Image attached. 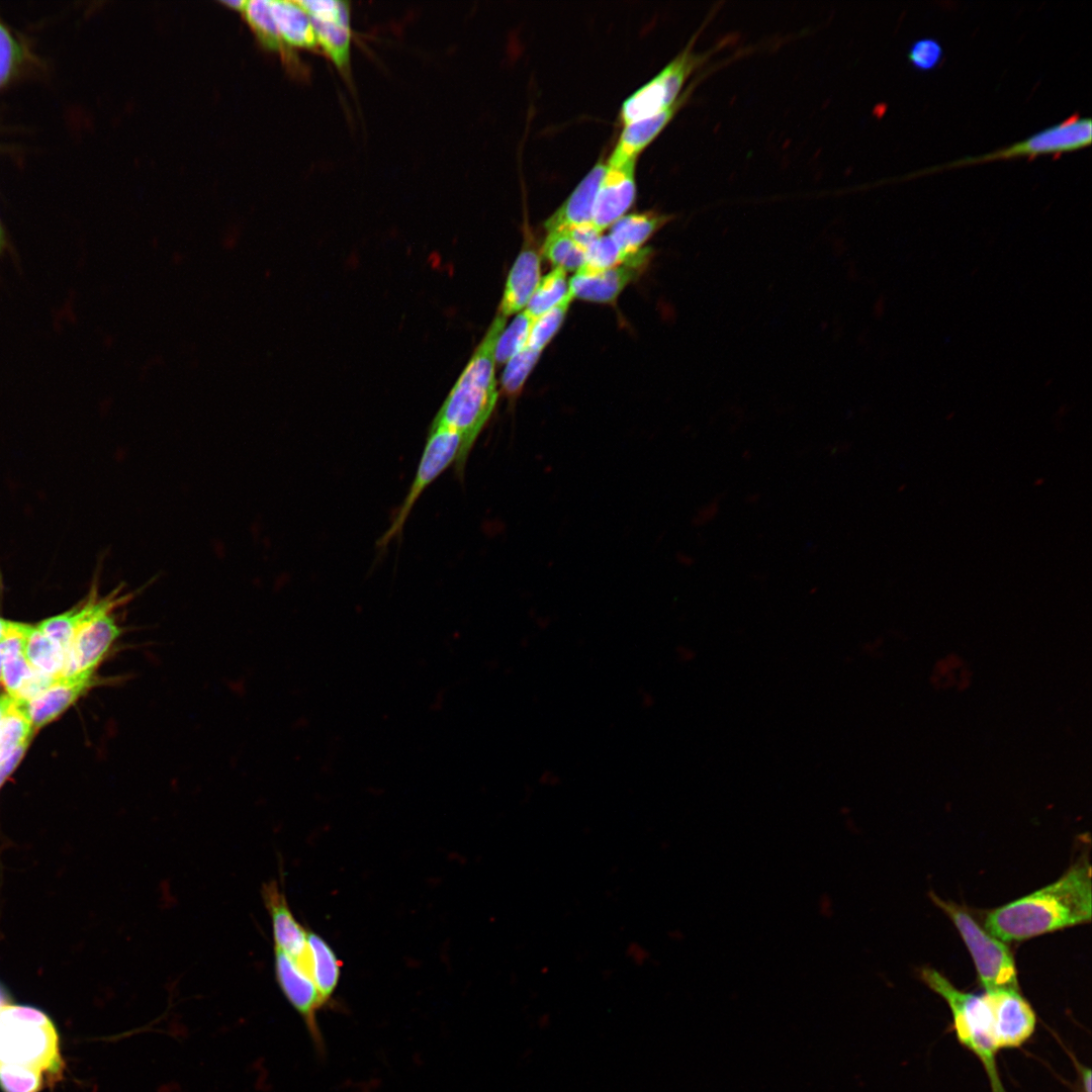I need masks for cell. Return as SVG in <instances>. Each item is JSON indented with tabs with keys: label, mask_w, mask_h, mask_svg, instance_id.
I'll list each match as a JSON object with an SVG mask.
<instances>
[{
	"label": "cell",
	"mask_w": 1092,
	"mask_h": 1092,
	"mask_svg": "<svg viewBox=\"0 0 1092 1092\" xmlns=\"http://www.w3.org/2000/svg\"><path fill=\"white\" fill-rule=\"evenodd\" d=\"M222 2L225 5H228L229 7H231V8L241 9V10H243L245 5H246V1H242V0H228V1H222Z\"/></svg>",
	"instance_id": "cell-40"
},
{
	"label": "cell",
	"mask_w": 1092,
	"mask_h": 1092,
	"mask_svg": "<svg viewBox=\"0 0 1092 1092\" xmlns=\"http://www.w3.org/2000/svg\"><path fill=\"white\" fill-rule=\"evenodd\" d=\"M687 48L653 79L627 98L621 110L625 124L649 117L673 104L689 76L706 61Z\"/></svg>",
	"instance_id": "cell-9"
},
{
	"label": "cell",
	"mask_w": 1092,
	"mask_h": 1092,
	"mask_svg": "<svg viewBox=\"0 0 1092 1092\" xmlns=\"http://www.w3.org/2000/svg\"><path fill=\"white\" fill-rule=\"evenodd\" d=\"M276 980L290 1004L315 1032V1012L321 1008L316 987L311 977L284 952L275 949Z\"/></svg>",
	"instance_id": "cell-16"
},
{
	"label": "cell",
	"mask_w": 1092,
	"mask_h": 1092,
	"mask_svg": "<svg viewBox=\"0 0 1092 1092\" xmlns=\"http://www.w3.org/2000/svg\"><path fill=\"white\" fill-rule=\"evenodd\" d=\"M635 160L607 166L597 194L592 219L601 233L620 219L633 204L636 195Z\"/></svg>",
	"instance_id": "cell-14"
},
{
	"label": "cell",
	"mask_w": 1092,
	"mask_h": 1092,
	"mask_svg": "<svg viewBox=\"0 0 1092 1092\" xmlns=\"http://www.w3.org/2000/svg\"><path fill=\"white\" fill-rule=\"evenodd\" d=\"M627 958L636 965H642L649 959L648 949L637 941H631L626 947Z\"/></svg>",
	"instance_id": "cell-36"
},
{
	"label": "cell",
	"mask_w": 1092,
	"mask_h": 1092,
	"mask_svg": "<svg viewBox=\"0 0 1092 1092\" xmlns=\"http://www.w3.org/2000/svg\"><path fill=\"white\" fill-rule=\"evenodd\" d=\"M607 166L599 162L592 168L563 204L545 221L547 232L592 222L597 194Z\"/></svg>",
	"instance_id": "cell-17"
},
{
	"label": "cell",
	"mask_w": 1092,
	"mask_h": 1092,
	"mask_svg": "<svg viewBox=\"0 0 1092 1092\" xmlns=\"http://www.w3.org/2000/svg\"><path fill=\"white\" fill-rule=\"evenodd\" d=\"M9 1003V997L2 987H0V1011Z\"/></svg>",
	"instance_id": "cell-41"
},
{
	"label": "cell",
	"mask_w": 1092,
	"mask_h": 1092,
	"mask_svg": "<svg viewBox=\"0 0 1092 1092\" xmlns=\"http://www.w3.org/2000/svg\"><path fill=\"white\" fill-rule=\"evenodd\" d=\"M262 897L270 915L275 949L284 952L310 976L307 931L296 920L276 881L264 884Z\"/></svg>",
	"instance_id": "cell-12"
},
{
	"label": "cell",
	"mask_w": 1092,
	"mask_h": 1092,
	"mask_svg": "<svg viewBox=\"0 0 1092 1092\" xmlns=\"http://www.w3.org/2000/svg\"><path fill=\"white\" fill-rule=\"evenodd\" d=\"M635 254H625L610 235L601 236L585 250V262L580 269L587 271L609 269L627 262Z\"/></svg>",
	"instance_id": "cell-30"
},
{
	"label": "cell",
	"mask_w": 1092,
	"mask_h": 1092,
	"mask_svg": "<svg viewBox=\"0 0 1092 1092\" xmlns=\"http://www.w3.org/2000/svg\"><path fill=\"white\" fill-rule=\"evenodd\" d=\"M543 256L564 271H577L585 262V251L577 246L564 231L548 232L542 246Z\"/></svg>",
	"instance_id": "cell-26"
},
{
	"label": "cell",
	"mask_w": 1092,
	"mask_h": 1092,
	"mask_svg": "<svg viewBox=\"0 0 1092 1092\" xmlns=\"http://www.w3.org/2000/svg\"><path fill=\"white\" fill-rule=\"evenodd\" d=\"M1082 1080L1083 1092H1091V1071L1089 1068L1079 1067Z\"/></svg>",
	"instance_id": "cell-37"
},
{
	"label": "cell",
	"mask_w": 1092,
	"mask_h": 1092,
	"mask_svg": "<svg viewBox=\"0 0 1092 1092\" xmlns=\"http://www.w3.org/2000/svg\"><path fill=\"white\" fill-rule=\"evenodd\" d=\"M540 279L539 254L532 248L523 249L509 272L498 314L507 317L523 310Z\"/></svg>",
	"instance_id": "cell-18"
},
{
	"label": "cell",
	"mask_w": 1092,
	"mask_h": 1092,
	"mask_svg": "<svg viewBox=\"0 0 1092 1092\" xmlns=\"http://www.w3.org/2000/svg\"><path fill=\"white\" fill-rule=\"evenodd\" d=\"M141 589L125 592L119 584L106 596H100L98 580L93 581L89 611L76 631L68 656L66 675L79 672H95L123 629L117 623L115 612L130 603Z\"/></svg>",
	"instance_id": "cell-5"
},
{
	"label": "cell",
	"mask_w": 1092,
	"mask_h": 1092,
	"mask_svg": "<svg viewBox=\"0 0 1092 1092\" xmlns=\"http://www.w3.org/2000/svg\"><path fill=\"white\" fill-rule=\"evenodd\" d=\"M686 92L673 104L649 117L625 124L608 164H622L637 155L663 129L687 99Z\"/></svg>",
	"instance_id": "cell-19"
},
{
	"label": "cell",
	"mask_w": 1092,
	"mask_h": 1092,
	"mask_svg": "<svg viewBox=\"0 0 1092 1092\" xmlns=\"http://www.w3.org/2000/svg\"><path fill=\"white\" fill-rule=\"evenodd\" d=\"M12 701H13V698H11L9 695H7V694L0 695V725H1V721H2V719L4 717V715H5L6 711H7V709L9 708V706L11 705Z\"/></svg>",
	"instance_id": "cell-38"
},
{
	"label": "cell",
	"mask_w": 1092,
	"mask_h": 1092,
	"mask_svg": "<svg viewBox=\"0 0 1092 1092\" xmlns=\"http://www.w3.org/2000/svg\"><path fill=\"white\" fill-rule=\"evenodd\" d=\"M506 322L507 317L500 314L492 321L430 427L449 429L460 435L462 452L455 473L461 479L469 452L496 403L494 352Z\"/></svg>",
	"instance_id": "cell-3"
},
{
	"label": "cell",
	"mask_w": 1092,
	"mask_h": 1092,
	"mask_svg": "<svg viewBox=\"0 0 1092 1092\" xmlns=\"http://www.w3.org/2000/svg\"><path fill=\"white\" fill-rule=\"evenodd\" d=\"M310 977L322 1005L330 1001L340 979L341 963L331 945L318 934L307 931Z\"/></svg>",
	"instance_id": "cell-21"
},
{
	"label": "cell",
	"mask_w": 1092,
	"mask_h": 1092,
	"mask_svg": "<svg viewBox=\"0 0 1092 1092\" xmlns=\"http://www.w3.org/2000/svg\"><path fill=\"white\" fill-rule=\"evenodd\" d=\"M99 680L92 671L79 672L53 680L39 694L26 702L33 728L39 729L57 719Z\"/></svg>",
	"instance_id": "cell-15"
},
{
	"label": "cell",
	"mask_w": 1092,
	"mask_h": 1092,
	"mask_svg": "<svg viewBox=\"0 0 1092 1092\" xmlns=\"http://www.w3.org/2000/svg\"><path fill=\"white\" fill-rule=\"evenodd\" d=\"M22 56L20 44L0 21V87L14 74L21 63Z\"/></svg>",
	"instance_id": "cell-33"
},
{
	"label": "cell",
	"mask_w": 1092,
	"mask_h": 1092,
	"mask_svg": "<svg viewBox=\"0 0 1092 1092\" xmlns=\"http://www.w3.org/2000/svg\"><path fill=\"white\" fill-rule=\"evenodd\" d=\"M316 40L339 68L347 67L350 56L349 4L338 0H304Z\"/></svg>",
	"instance_id": "cell-13"
},
{
	"label": "cell",
	"mask_w": 1092,
	"mask_h": 1092,
	"mask_svg": "<svg viewBox=\"0 0 1092 1092\" xmlns=\"http://www.w3.org/2000/svg\"><path fill=\"white\" fill-rule=\"evenodd\" d=\"M1092 142V120L1074 114L1061 122L1040 129L1027 138L993 152L965 157L953 162L933 166L923 171L907 174L913 178L952 168L990 163L1016 158L1034 159L1041 156H1060L1088 148Z\"/></svg>",
	"instance_id": "cell-6"
},
{
	"label": "cell",
	"mask_w": 1092,
	"mask_h": 1092,
	"mask_svg": "<svg viewBox=\"0 0 1092 1092\" xmlns=\"http://www.w3.org/2000/svg\"><path fill=\"white\" fill-rule=\"evenodd\" d=\"M671 219L672 215L656 211L632 213L614 222L609 235L625 254L633 255Z\"/></svg>",
	"instance_id": "cell-20"
},
{
	"label": "cell",
	"mask_w": 1092,
	"mask_h": 1092,
	"mask_svg": "<svg viewBox=\"0 0 1092 1092\" xmlns=\"http://www.w3.org/2000/svg\"><path fill=\"white\" fill-rule=\"evenodd\" d=\"M63 1070L59 1036L41 1010L6 1004L0 1011V1088L3 1092H38Z\"/></svg>",
	"instance_id": "cell-2"
},
{
	"label": "cell",
	"mask_w": 1092,
	"mask_h": 1092,
	"mask_svg": "<svg viewBox=\"0 0 1092 1092\" xmlns=\"http://www.w3.org/2000/svg\"><path fill=\"white\" fill-rule=\"evenodd\" d=\"M24 655L38 673L55 680L66 675L67 654L37 627L30 626L24 642Z\"/></svg>",
	"instance_id": "cell-23"
},
{
	"label": "cell",
	"mask_w": 1092,
	"mask_h": 1092,
	"mask_svg": "<svg viewBox=\"0 0 1092 1092\" xmlns=\"http://www.w3.org/2000/svg\"><path fill=\"white\" fill-rule=\"evenodd\" d=\"M89 607L90 594L79 605L62 614L47 618L36 625L46 636L64 650L67 654V664L74 635L86 617Z\"/></svg>",
	"instance_id": "cell-24"
},
{
	"label": "cell",
	"mask_w": 1092,
	"mask_h": 1092,
	"mask_svg": "<svg viewBox=\"0 0 1092 1092\" xmlns=\"http://www.w3.org/2000/svg\"><path fill=\"white\" fill-rule=\"evenodd\" d=\"M921 978L948 1004L960 1041L983 1063L993 1092H1004L996 1067V1045L992 1015L986 996H978L957 989L944 976L934 969L921 971Z\"/></svg>",
	"instance_id": "cell-4"
},
{
	"label": "cell",
	"mask_w": 1092,
	"mask_h": 1092,
	"mask_svg": "<svg viewBox=\"0 0 1092 1092\" xmlns=\"http://www.w3.org/2000/svg\"><path fill=\"white\" fill-rule=\"evenodd\" d=\"M572 300L569 292L558 304L535 318L526 345L542 352L562 326Z\"/></svg>",
	"instance_id": "cell-27"
},
{
	"label": "cell",
	"mask_w": 1092,
	"mask_h": 1092,
	"mask_svg": "<svg viewBox=\"0 0 1092 1092\" xmlns=\"http://www.w3.org/2000/svg\"><path fill=\"white\" fill-rule=\"evenodd\" d=\"M541 352L526 345L507 362L500 380L503 390L507 395L515 396L522 390Z\"/></svg>",
	"instance_id": "cell-29"
},
{
	"label": "cell",
	"mask_w": 1092,
	"mask_h": 1092,
	"mask_svg": "<svg viewBox=\"0 0 1092 1092\" xmlns=\"http://www.w3.org/2000/svg\"><path fill=\"white\" fill-rule=\"evenodd\" d=\"M931 896L958 928L986 993L1019 990L1014 960L1004 942L982 928L963 907Z\"/></svg>",
	"instance_id": "cell-7"
},
{
	"label": "cell",
	"mask_w": 1092,
	"mask_h": 1092,
	"mask_svg": "<svg viewBox=\"0 0 1092 1092\" xmlns=\"http://www.w3.org/2000/svg\"><path fill=\"white\" fill-rule=\"evenodd\" d=\"M1091 916V866L1081 856L1056 882L990 911L984 927L1002 942H1013L1087 923Z\"/></svg>",
	"instance_id": "cell-1"
},
{
	"label": "cell",
	"mask_w": 1092,
	"mask_h": 1092,
	"mask_svg": "<svg viewBox=\"0 0 1092 1092\" xmlns=\"http://www.w3.org/2000/svg\"><path fill=\"white\" fill-rule=\"evenodd\" d=\"M280 39L295 47H313L317 40L308 13L298 1L272 0Z\"/></svg>",
	"instance_id": "cell-22"
},
{
	"label": "cell",
	"mask_w": 1092,
	"mask_h": 1092,
	"mask_svg": "<svg viewBox=\"0 0 1092 1092\" xmlns=\"http://www.w3.org/2000/svg\"><path fill=\"white\" fill-rule=\"evenodd\" d=\"M248 21L270 46H277L280 36L272 12V0L246 1L243 9Z\"/></svg>",
	"instance_id": "cell-31"
},
{
	"label": "cell",
	"mask_w": 1092,
	"mask_h": 1092,
	"mask_svg": "<svg viewBox=\"0 0 1092 1092\" xmlns=\"http://www.w3.org/2000/svg\"><path fill=\"white\" fill-rule=\"evenodd\" d=\"M652 250L642 248L627 262L601 271L578 269L568 281L573 299L610 303L628 284L635 281L650 261Z\"/></svg>",
	"instance_id": "cell-10"
},
{
	"label": "cell",
	"mask_w": 1092,
	"mask_h": 1092,
	"mask_svg": "<svg viewBox=\"0 0 1092 1092\" xmlns=\"http://www.w3.org/2000/svg\"><path fill=\"white\" fill-rule=\"evenodd\" d=\"M2 246H3V233H2V229H1V224H0V251L2 249Z\"/></svg>",
	"instance_id": "cell-43"
},
{
	"label": "cell",
	"mask_w": 1092,
	"mask_h": 1092,
	"mask_svg": "<svg viewBox=\"0 0 1092 1092\" xmlns=\"http://www.w3.org/2000/svg\"><path fill=\"white\" fill-rule=\"evenodd\" d=\"M184 260H185V257H184V255H183L182 253H180V252H176V253H174V254H173V256H172V262H173V263H174L175 265H180V264H181V263H182V262H183Z\"/></svg>",
	"instance_id": "cell-42"
},
{
	"label": "cell",
	"mask_w": 1092,
	"mask_h": 1092,
	"mask_svg": "<svg viewBox=\"0 0 1092 1092\" xmlns=\"http://www.w3.org/2000/svg\"><path fill=\"white\" fill-rule=\"evenodd\" d=\"M462 439L456 432L445 428H430L427 442L420 459L415 478L401 506L397 509L389 528L377 541L378 551L383 552L393 539L401 537L403 526L423 491L448 467L459 463Z\"/></svg>",
	"instance_id": "cell-8"
},
{
	"label": "cell",
	"mask_w": 1092,
	"mask_h": 1092,
	"mask_svg": "<svg viewBox=\"0 0 1092 1092\" xmlns=\"http://www.w3.org/2000/svg\"><path fill=\"white\" fill-rule=\"evenodd\" d=\"M568 293L569 283L566 278V271L561 268H554L541 277L524 310L535 320L558 304Z\"/></svg>",
	"instance_id": "cell-25"
},
{
	"label": "cell",
	"mask_w": 1092,
	"mask_h": 1092,
	"mask_svg": "<svg viewBox=\"0 0 1092 1092\" xmlns=\"http://www.w3.org/2000/svg\"><path fill=\"white\" fill-rule=\"evenodd\" d=\"M533 322L534 318L523 309L511 325L504 329L495 346V363H507L526 346Z\"/></svg>",
	"instance_id": "cell-28"
},
{
	"label": "cell",
	"mask_w": 1092,
	"mask_h": 1092,
	"mask_svg": "<svg viewBox=\"0 0 1092 1092\" xmlns=\"http://www.w3.org/2000/svg\"><path fill=\"white\" fill-rule=\"evenodd\" d=\"M943 48L933 37H921L912 41L907 51V61L918 72L936 69L943 59Z\"/></svg>",
	"instance_id": "cell-32"
},
{
	"label": "cell",
	"mask_w": 1092,
	"mask_h": 1092,
	"mask_svg": "<svg viewBox=\"0 0 1092 1092\" xmlns=\"http://www.w3.org/2000/svg\"><path fill=\"white\" fill-rule=\"evenodd\" d=\"M563 231L584 251L602 236V233L593 222L575 225Z\"/></svg>",
	"instance_id": "cell-34"
},
{
	"label": "cell",
	"mask_w": 1092,
	"mask_h": 1092,
	"mask_svg": "<svg viewBox=\"0 0 1092 1092\" xmlns=\"http://www.w3.org/2000/svg\"><path fill=\"white\" fill-rule=\"evenodd\" d=\"M29 743L30 742L22 744L17 749H15L11 754H9L7 757H5L3 759H0V787L3 785L5 780L12 774V771L16 768V766L18 765V763L22 759L23 755L25 754V751H26Z\"/></svg>",
	"instance_id": "cell-35"
},
{
	"label": "cell",
	"mask_w": 1092,
	"mask_h": 1092,
	"mask_svg": "<svg viewBox=\"0 0 1092 1092\" xmlns=\"http://www.w3.org/2000/svg\"><path fill=\"white\" fill-rule=\"evenodd\" d=\"M992 1015L993 1036L996 1045L1016 1048L1033 1033L1035 1014L1019 990H1000L985 993Z\"/></svg>",
	"instance_id": "cell-11"
},
{
	"label": "cell",
	"mask_w": 1092,
	"mask_h": 1092,
	"mask_svg": "<svg viewBox=\"0 0 1092 1092\" xmlns=\"http://www.w3.org/2000/svg\"><path fill=\"white\" fill-rule=\"evenodd\" d=\"M13 621L0 617V640L8 633Z\"/></svg>",
	"instance_id": "cell-39"
}]
</instances>
